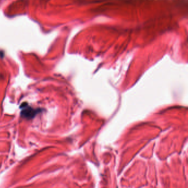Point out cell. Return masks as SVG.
<instances>
[{"label": "cell", "mask_w": 188, "mask_h": 188, "mask_svg": "<svg viewBox=\"0 0 188 188\" xmlns=\"http://www.w3.org/2000/svg\"><path fill=\"white\" fill-rule=\"evenodd\" d=\"M21 115L28 119H31L38 114L40 109H35L29 106L27 103H22L21 106Z\"/></svg>", "instance_id": "1"}]
</instances>
